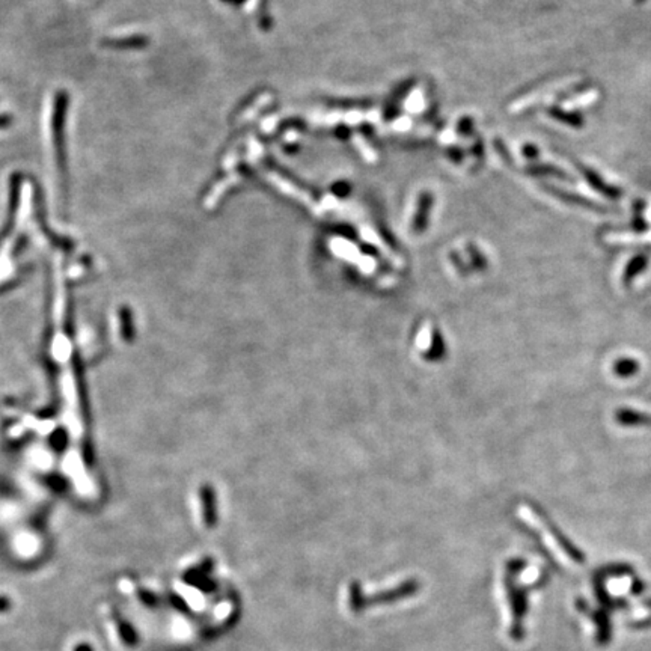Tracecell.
Wrapping results in <instances>:
<instances>
[{
  "instance_id": "1",
  "label": "cell",
  "mask_w": 651,
  "mask_h": 651,
  "mask_svg": "<svg viewBox=\"0 0 651 651\" xmlns=\"http://www.w3.org/2000/svg\"><path fill=\"white\" fill-rule=\"evenodd\" d=\"M69 107V94L65 89H59L53 99L52 111V140L56 157V165L60 178H62L64 195L68 193V162H67V113Z\"/></svg>"
},
{
  "instance_id": "2",
  "label": "cell",
  "mask_w": 651,
  "mask_h": 651,
  "mask_svg": "<svg viewBox=\"0 0 651 651\" xmlns=\"http://www.w3.org/2000/svg\"><path fill=\"white\" fill-rule=\"evenodd\" d=\"M30 184H32V202H33V213H35V221L38 222V226L41 231L44 233V235L48 238V241H50V243L60 249V250H65V252H71L72 249H74V240H71L68 237H64V235H59L56 233L52 231V228L50 225L47 223V213H45V199H44V191H43V187L40 186L38 183V179H35L32 178L30 179Z\"/></svg>"
},
{
  "instance_id": "3",
  "label": "cell",
  "mask_w": 651,
  "mask_h": 651,
  "mask_svg": "<svg viewBox=\"0 0 651 651\" xmlns=\"http://www.w3.org/2000/svg\"><path fill=\"white\" fill-rule=\"evenodd\" d=\"M522 514L525 517V521L529 522V525L533 523L534 526L542 528V530H545V533L553 541V545H557L564 553H567V557L572 558L576 562L584 561V555L581 553V550H577L573 545H570V541L567 540L561 533H558V529L549 522V518L545 514H541L537 508H534V506H530V508H523Z\"/></svg>"
},
{
  "instance_id": "4",
  "label": "cell",
  "mask_w": 651,
  "mask_h": 651,
  "mask_svg": "<svg viewBox=\"0 0 651 651\" xmlns=\"http://www.w3.org/2000/svg\"><path fill=\"white\" fill-rule=\"evenodd\" d=\"M21 184H23V174L21 172H12L9 175V186H8V210H6V219L4 222L2 229H0V246L5 241V238L12 233V229L16 226L17 221V211L21 198Z\"/></svg>"
},
{
  "instance_id": "5",
  "label": "cell",
  "mask_w": 651,
  "mask_h": 651,
  "mask_svg": "<svg viewBox=\"0 0 651 651\" xmlns=\"http://www.w3.org/2000/svg\"><path fill=\"white\" fill-rule=\"evenodd\" d=\"M419 585L416 581H406L400 584L398 586H394L391 589H384L380 591V593L374 594L371 597H367V608L368 606H377V605H391V603H395L398 600H404L412 597L418 593Z\"/></svg>"
},
{
  "instance_id": "6",
  "label": "cell",
  "mask_w": 651,
  "mask_h": 651,
  "mask_svg": "<svg viewBox=\"0 0 651 651\" xmlns=\"http://www.w3.org/2000/svg\"><path fill=\"white\" fill-rule=\"evenodd\" d=\"M100 44L104 48H108V50H116V52L142 50V48L148 47L150 38L147 35L136 33V35L119 36V38H103Z\"/></svg>"
},
{
  "instance_id": "7",
  "label": "cell",
  "mask_w": 651,
  "mask_h": 651,
  "mask_svg": "<svg viewBox=\"0 0 651 651\" xmlns=\"http://www.w3.org/2000/svg\"><path fill=\"white\" fill-rule=\"evenodd\" d=\"M581 172H582V175L585 177V179L588 181V184H589L591 187H593L596 191H599L600 195L606 196L608 199H612V201H618V199H621V196H623L621 189L608 184L606 181L603 179V178L594 171V169L586 167V166H581Z\"/></svg>"
},
{
  "instance_id": "8",
  "label": "cell",
  "mask_w": 651,
  "mask_h": 651,
  "mask_svg": "<svg viewBox=\"0 0 651 651\" xmlns=\"http://www.w3.org/2000/svg\"><path fill=\"white\" fill-rule=\"evenodd\" d=\"M545 189L550 193V195L553 196H557L558 199L567 202V204H572V205H576V207H584L586 210H593V211H603L605 208L600 207V205L594 201H589L588 198L585 196H581V195H576V193H572V191H565L562 189H558V187H553V186H545Z\"/></svg>"
},
{
  "instance_id": "9",
  "label": "cell",
  "mask_w": 651,
  "mask_h": 651,
  "mask_svg": "<svg viewBox=\"0 0 651 651\" xmlns=\"http://www.w3.org/2000/svg\"><path fill=\"white\" fill-rule=\"evenodd\" d=\"M615 419L623 427H650L651 416L644 412H636L633 408H620L615 413Z\"/></svg>"
},
{
  "instance_id": "10",
  "label": "cell",
  "mask_w": 651,
  "mask_h": 651,
  "mask_svg": "<svg viewBox=\"0 0 651 651\" xmlns=\"http://www.w3.org/2000/svg\"><path fill=\"white\" fill-rule=\"evenodd\" d=\"M547 113L553 119H557V121H560V123L569 126V127H573V128H582L584 124H585V119H584L582 113H579V112H565L564 108H561L558 106L547 107Z\"/></svg>"
},
{
  "instance_id": "11",
  "label": "cell",
  "mask_w": 651,
  "mask_h": 651,
  "mask_svg": "<svg viewBox=\"0 0 651 651\" xmlns=\"http://www.w3.org/2000/svg\"><path fill=\"white\" fill-rule=\"evenodd\" d=\"M639 369H641V365H639L638 360L632 357H621L618 360H615V364L612 367L615 376H618L621 379L633 377Z\"/></svg>"
},
{
  "instance_id": "12",
  "label": "cell",
  "mask_w": 651,
  "mask_h": 651,
  "mask_svg": "<svg viewBox=\"0 0 651 651\" xmlns=\"http://www.w3.org/2000/svg\"><path fill=\"white\" fill-rule=\"evenodd\" d=\"M348 606L355 613L367 609V596L357 582H353L348 588Z\"/></svg>"
},
{
  "instance_id": "13",
  "label": "cell",
  "mask_w": 651,
  "mask_h": 651,
  "mask_svg": "<svg viewBox=\"0 0 651 651\" xmlns=\"http://www.w3.org/2000/svg\"><path fill=\"white\" fill-rule=\"evenodd\" d=\"M526 172L534 177H557L560 179H572L569 174L553 165H530L526 167Z\"/></svg>"
},
{
  "instance_id": "14",
  "label": "cell",
  "mask_w": 651,
  "mask_h": 651,
  "mask_svg": "<svg viewBox=\"0 0 651 651\" xmlns=\"http://www.w3.org/2000/svg\"><path fill=\"white\" fill-rule=\"evenodd\" d=\"M648 265V258L645 255H638L630 260V262L627 264V267L623 273V281L624 284H630L638 274H641Z\"/></svg>"
},
{
  "instance_id": "15",
  "label": "cell",
  "mask_w": 651,
  "mask_h": 651,
  "mask_svg": "<svg viewBox=\"0 0 651 651\" xmlns=\"http://www.w3.org/2000/svg\"><path fill=\"white\" fill-rule=\"evenodd\" d=\"M121 318H123V323L126 324L124 326V336H126V340H131V335H133V326H131V313L124 308L123 309V313H121Z\"/></svg>"
},
{
  "instance_id": "16",
  "label": "cell",
  "mask_w": 651,
  "mask_h": 651,
  "mask_svg": "<svg viewBox=\"0 0 651 651\" xmlns=\"http://www.w3.org/2000/svg\"><path fill=\"white\" fill-rule=\"evenodd\" d=\"M65 443H67V436L62 430L56 431L52 436V445H53V448H56L57 451H62L65 448Z\"/></svg>"
},
{
  "instance_id": "17",
  "label": "cell",
  "mask_w": 651,
  "mask_h": 651,
  "mask_svg": "<svg viewBox=\"0 0 651 651\" xmlns=\"http://www.w3.org/2000/svg\"><path fill=\"white\" fill-rule=\"evenodd\" d=\"M522 152H523V155L526 157L528 160H537V159H538V155H540L538 148L535 147V145H533V143H526L525 147L522 148Z\"/></svg>"
},
{
  "instance_id": "18",
  "label": "cell",
  "mask_w": 651,
  "mask_h": 651,
  "mask_svg": "<svg viewBox=\"0 0 651 651\" xmlns=\"http://www.w3.org/2000/svg\"><path fill=\"white\" fill-rule=\"evenodd\" d=\"M632 228L635 233H645L647 231V222L642 219V214H635V219L632 222Z\"/></svg>"
},
{
  "instance_id": "19",
  "label": "cell",
  "mask_w": 651,
  "mask_h": 651,
  "mask_svg": "<svg viewBox=\"0 0 651 651\" xmlns=\"http://www.w3.org/2000/svg\"><path fill=\"white\" fill-rule=\"evenodd\" d=\"M12 121H14V118H12L9 113H0V130L12 126Z\"/></svg>"
},
{
  "instance_id": "20",
  "label": "cell",
  "mask_w": 651,
  "mask_h": 651,
  "mask_svg": "<svg viewBox=\"0 0 651 651\" xmlns=\"http://www.w3.org/2000/svg\"><path fill=\"white\" fill-rule=\"evenodd\" d=\"M26 240H28V238L24 237V235L18 237V240H17V243H16L14 249H12V252H14V255H18L20 250H21L24 246H26Z\"/></svg>"
},
{
  "instance_id": "21",
  "label": "cell",
  "mask_w": 651,
  "mask_h": 651,
  "mask_svg": "<svg viewBox=\"0 0 651 651\" xmlns=\"http://www.w3.org/2000/svg\"><path fill=\"white\" fill-rule=\"evenodd\" d=\"M645 2H647V0H635V4H636V5H642V4H645Z\"/></svg>"
}]
</instances>
